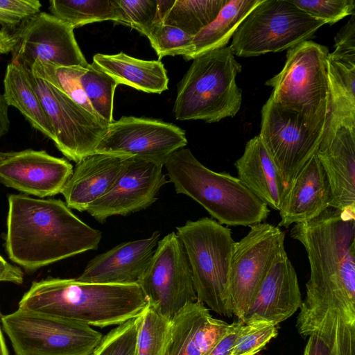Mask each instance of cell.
Segmentation results:
<instances>
[{
	"mask_svg": "<svg viewBox=\"0 0 355 355\" xmlns=\"http://www.w3.org/2000/svg\"><path fill=\"white\" fill-rule=\"evenodd\" d=\"M171 320L148 303L140 314L135 355H166L171 337Z\"/></svg>",
	"mask_w": 355,
	"mask_h": 355,
	"instance_id": "30",
	"label": "cell"
},
{
	"mask_svg": "<svg viewBox=\"0 0 355 355\" xmlns=\"http://www.w3.org/2000/svg\"><path fill=\"white\" fill-rule=\"evenodd\" d=\"M80 83L94 112L107 123H112L118 83L94 63L89 64L84 69Z\"/></svg>",
	"mask_w": 355,
	"mask_h": 355,
	"instance_id": "31",
	"label": "cell"
},
{
	"mask_svg": "<svg viewBox=\"0 0 355 355\" xmlns=\"http://www.w3.org/2000/svg\"><path fill=\"white\" fill-rule=\"evenodd\" d=\"M92 63L119 85L147 93L161 94L168 89V78L160 60H141L120 52L112 55L96 53Z\"/></svg>",
	"mask_w": 355,
	"mask_h": 355,
	"instance_id": "23",
	"label": "cell"
},
{
	"mask_svg": "<svg viewBox=\"0 0 355 355\" xmlns=\"http://www.w3.org/2000/svg\"><path fill=\"white\" fill-rule=\"evenodd\" d=\"M73 171L67 160L45 150L0 152V182L37 197L61 193Z\"/></svg>",
	"mask_w": 355,
	"mask_h": 355,
	"instance_id": "16",
	"label": "cell"
},
{
	"mask_svg": "<svg viewBox=\"0 0 355 355\" xmlns=\"http://www.w3.org/2000/svg\"><path fill=\"white\" fill-rule=\"evenodd\" d=\"M244 324L241 320L231 323L226 334L207 355H230L232 349Z\"/></svg>",
	"mask_w": 355,
	"mask_h": 355,
	"instance_id": "39",
	"label": "cell"
},
{
	"mask_svg": "<svg viewBox=\"0 0 355 355\" xmlns=\"http://www.w3.org/2000/svg\"><path fill=\"white\" fill-rule=\"evenodd\" d=\"M1 314L0 313V322H1ZM0 355H9L7 346L6 345L4 336L2 333V329L0 325Z\"/></svg>",
	"mask_w": 355,
	"mask_h": 355,
	"instance_id": "43",
	"label": "cell"
},
{
	"mask_svg": "<svg viewBox=\"0 0 355 355\" xmlns=\"http://www.w3.org/2000/svg\"><path fill=\"white\" fill-rule=\"evenodd\" d=\"M324 129L282 107L270 97L263 105L259 137L277 167L287 191L300 170L315 153Z\"/></svg>",
	"mask_w": 355,
	"mask_h": 355,
	"instance_id": "11",
	"label": "cell"
},
{
	"mask_svg": "<svg viewBox=\"0 0 355 355\" xmlns=\"http://www.w3.org/2000/svg\"><path fill=\"white\" fill-rule=\"evenodd\" d=\"M329 101L323 134L340 126H355V66L327 58Z\"/></svg>",
	"mask_w": 355,
	"mask_h": 355,
	"instance_id": "26",
	"label": "cell"
},
{
	"mask_svg": "<svg viewBox=\"0 0 355 355\" xmlns=\"http://www.w3.org/2000/svg\"><path fill=\"white\" fill-rule=\"evenodd\" d=\"M335 51L328 58L343 64L355 66V15L340 28L335 38Z\"/></svg>",
	"mask_w": 355,
	"mask_h": 355,
	"instance_id": "38",
	"label": "cell"
},
{
	"mask_svg": "<svg viewBox=\"0 0 355 355\" xmlns=\"http://www.w3.org/2000/svg\"><path fill=\"white\" fill-rule=\"evenodd\" d=\"M6 248L28 270L96 250L102 233L77 217L60 199L8 196Z\"/></svg>",
	"mask_w": 355,
	"mask_h": 355,
	"instance_id": "1",
	"label": "cell"
},
{
	"mask_svg": "<svg viewBox=\"0 0 355 355\" xmlns=\"http://www.w3.org/2000/svg\"><path fill=\"white\" fill-rule=\"evenodd\" d=\"M316 155L329 180V207L355 213V126L323 134Z\"/></svg>",
	"mask_w": 355,
	"mask_h": 355,
	"instance_id": "18",
	"label": "cell"
},
{
	"mask_svg": "<svg viewBox=\"0 0 355 355\" xmlns=\"http://www.w3.org/2000/svg\"><path fill=\"white\" fill-rule=\"evenodd\" d=\"M132 157L118 154H92L77 163L61 193L69 209L87 211L113 187Z\"/></svg>",
	"mask_w": 355,
	"mask_h": 355,
	"instance_id": "20",
	"label": "cell"
},
{
	"mask_svg": "<svg viewBox=\"0 0 355 355\" xmlns=\"http://www.w3.org/2000/svg\"><path fill=\"white\" fill-rule=\"evenodd\" d=\"M325 24L291 0H261L239 26L230 47L239 57L280 52L311 39Z\"/></svg>",
	"mask_w": 355,
	"mask_h": 355,
	"instance_id": "7",
	"label": "cell"
},
{
	"mask_svg": "<svg viewBox=\"0 0 355 355\" xmlns=\"http://www.w3.org/2000/svg\"><path fill=\"white\" fill-rule=\"evenodd\" d=\"M38 0H0V25L3 28L19 26L40 12Z\"/></svg>",
	"mask_w": 355,
	"mask_h": 355,
	"instance_id": "37",
	"label": "cell"
},
{
	"mask_svg": "<svg viewBox=\"0 0 355 355\" xmlns=\"http://www.w3.org/2000/svg\"><path fill=\"white\" fill-rule=\"evenodd\" d=\"M227 0H157L156 19L194 36L211 23Z\"/></svg>",
	"mask_w": 355,
	"mask_h": 355,
	"instance_id": "28",
	"label": "cell"
},
{
	"mask_svg": "<svg viewBox=\"0 0 355 355\" xmlns=\"http://www.w3.org/2000/svg\"><path fill=\"white\" fill-rule=\"evenodd\" d=\"M331 200L329 180L315 151L288 189L279 211V225L288 227L313 219L329 207Z\"/></svg>",
	"mask_w": 355,
	"mask_h": 355,
	"instance_id": "21",
	"label": "cell"
},
{
	"mask_svg": "<svg viewBox=\"0 0 355 355\" xmlns=\"http://www.w3.org/2000/svg\"><path fill=\"white\" fill-rule=\"evenodd\" d=\"M49 10L52 15L73 29L106 20L118 24L121 18L116 0H51Z\"/></svg>",
	"mask_w": 355,
	"mask_h": 355,
	"instance_id": "29",
	"label": "cell"
},
{
	"mask_svg": "<svg viewBox=\"0 0 355 355\" xmlns=\"http://www.w3.org/2000/svg\"><path fill=\"white\" fill-rule=\"evenodd\" d=\"M92 355V354H91Z\"/></svg>",
	"mask_w": 355,
	"mask_h": 355,
	"instance_id": "44",
	"label": "cell"
},
{
	"mask_svg": "<svg viewBox=\"0 0 355 355\" xmlns=\"http://www.w3.org/2000/svg\"><path fill=\"white\" fill-rule=\"evenodd\" d=\"M3 89L8 105L17 108L33 128L54 141L51 122L23 67L13 62L7 65Z\"/></svg>",
	"mask_w": 355,
	"mask_h": 355,
	"instance_id": "25",
	"label": "cell"
},
{
	"mask_svg": "<svg viewBox=\"0 0 355 355\" xmlns=\"http://www.w3.org/2000/svg\"><path fill=\"white\" fill-rule=\"evenodd\" d=\"M163 166L132 157L112 189L87 211L100 223L112 216H126L145 209L157 200L168 182Z\"/></svg>",
	"mask_w": 355,
	"mask_h": 355,
	"instance_id": "15",
	"label": "cell"
},
{
	"mask_svg": "<svg viewBox=\"0 0 355 355\" xmlns=\"http://www.w3.org/2000/svg\"><path fill=\"white\" fill-rule=\"evenodd\" d=\"M147 305L148 300L138 284H96L76 278L48 277L32 283L18 308L105 327L138 317Z\"/></svg>",
	"mask_w": 355,
	"mask_h": 355,
	"instance_id": "2",
	"label": "cell"
},
{
	"mask_svg": "<svg viewBox=\"0 0 355 355\" xmlns=\"http://www.w3.org/2000/svg\"><path fill=\"white\" fill-rule=\"evenodd\" d=\"M25 69L51 122L55 135L53 142L58 149L76 164L95 153L109 123L49 83Z\"/></svg>",
	"mask_w": 355,
	"mask_h": 355,
	"instance_id": "9",
	"label": "cell"
},
{
	"mask_svg": "<svg viewBox=\"0 0 355 355\" xmlns=\"http://www.w3.org/2000/svg\"><path fill=\"white\" fill-rule=\"evenodd\" d=\"M1 323L15 355H91L103 336L88 324L21 308Z\"/></svg>",
	"mask_w": 355,
	"mask_h": 355,
	"instance_id": "8",
	"label": "cell"
},
{
	"mask_svg": "<svg viewBox=\"0 0 355 355\" xmlns=\"http://www.w3.org/2000/svg\"><path fill=\"white\" fill-rule=\"evenodd\" d=\"M328 48L311 40L289 49L282 71L266 82L271 99L309 123L325 126L329 113Z\"/></svg>",
	"mask_w": 355,
	"mask_h": 355,
	"instance_id": "6",
	"label": "cell"
},
{
	"mask_svg": "<svg viewBox=\"0 0 355 355\" xmlns=\"http://www.w3.org/2000/svg\"><path fill=\"white\" fill-rule=\"evenodd\" d=\"M140 315L103 336L92 355H135Z\"/></svg>",
	"mask_w": 355,
	"mask_h": 355,
	"instance_id": "33",
	"label": "cell"
},
{
	"mask_svg": "<svg viewBox=\"0 0 355 355\" xmlns=\"http://www.w3.org/2000/svg\"><path fill=\"white\" fill-rule=\"evenodd\" d=\"M297 8L310 16L332 25L355 15L354 0H291Z\"/></svg>",
	"mask_w": 355,
	"mask_h": 355,
	"instance_id": "36",
	"label": "cell"
},
{
	"mask_svg": "<svg viewBox=\"0 0 355 355\" xmlns=\"http://www.w3.org/2000/svg\"><path fill=\"white\" fill-rule=\"evenodd\" d=\"M11 62L29 69L36 61L61 67L86 68L89 63L75 38L73 28L51 14L40 12L12 33Z\"/></svg>",
	"mask_w": 355,
	"mask_h": 355,
	"instance_id": "14",
	"label": "cell"
},
{
	"mask_svg": "<svg viewBox=\"0 0 355 355\" xmlns=\"http://www.w3.org/2000/svg\"><path fill=\"white\" fill-rule=\"evenodd\" d=\"M160 232L148 238L122 243L94 257L78 280L96 284H138L159 241Z\"/></svg>",
	"mask_w": 355,
	"mask_h": 355,
	"instance_id": "19",
	"label": "cell"
},
{
	"mask_svg": "<svg viewBox=\"0 0 355 355\" xmlns=\"http://www.w3.org/2000/svg\"><path fill=\"white\" fill-rule=\"evenodd\" d=\"M241 70L230 46L194 58L178 84L173 107L176 119L214 123L234 117L242 102L236 83Z\"/></svg>",
	"mask_w": 355,
	"mask_h": 355,
	"instance_id": "4",
	"label": "cell"
},
{
	"mask_svg": "<svg viewBox=\"0 0 355 355\" xmlns=\"http://www.w3.org/2000/svg\"><path fill=\"white\" fill-rule=\"evenodd\" d=\"M187 144L185 131L157 119L122 116L108 124L96 153L128 155L164 166Z\"/></svg>",
	"mask_w": 355,
	"mask_h": 355,
	"instance_id": "13",
	"label": "cell"
},
{
	"mask_svg": "<svg viewBox=\"0 0 355 355\" xmlns=\"http://www.w3.org/2000/svg\"><path fill=\"white\" fill-rule=\"evenodd\" d=\"M277 326L260 321L244 324L230 355H256L277 336Z\"/></svg>",
	"mask_w": 355,
	"mask_h": 355,
	"instance_id": "34",
	"label": "cell"
},
{
	"mask_svg": "<svg viewBox=\"0 0 355 355\" xmlns=\"http://www.w3.org/2000/svg\"><path fill=\"white\" fill-rule=\"evenodd\" d=\"M164 166L175 192L191 198L221 225L250 227L270 213L238 178L209 169L189 148L174 152Z\"/></svg>",
	"mask_w": 355,
	"mask_h": 355,
	"instance_id": "3",
	"label": "cell"
},
{
	"mask_svg": "<svg viewBox=\"0 0 355 355\" xmlns=\"http://www.w3.org/2000/svg\"><path fill=\"white\" fill-rule=\"evenodd\" d=\"M176 229L190 264L197 300L232 318L230 270L235 241L231 230L207 217L187 220Z\"/></svg>",
	"mask_w": 355,
	"mask_h": 355,
	"instance_id": "5",
	"label": "cell"
},
{
	"mask_svg": "<svg viewBox=\"0 0 355 355\" xmlns=\"http://www.w3.org/2000/svg\"><path fill=\"white\" fill-rule=\"evenodd\" d=\"M120 12L118 24L129 26L143 35L155 21L157 0H116Z\"/></svg>",
	"mask_w": 355,
	"mask_h": 355,
	"instance_id": "35",
	"label": "cell"
},
{
	"mask_svg": "<svg viewBox=\"0 0 355 355\" xmlns=\"http://www.w3.org/2000/svg\"><path fill=\"white\" fill-rule=\"evenodd\" d=\"M234 245L230 270V303L233 315L242 320L277 258L286 252L285 233L261 223Z\"/></svg>",
	"mask_w": 355,
	"mask_h": 355,
	"instance_id": "10",
	"label": "cell"
},
{
	"mask_svg": "<svg viewBox=\"0 0 355 355\" xmlns=\"http://www.w3.org/2000/svg\"><path fill=\"white\" fill-rule=\"evenodd\" d=\"M302 301L296 271L285 252L275 261L241 320L278 325L300 309Z\"/></svg>",
	"mask_w": 355,
	"mask_h": 355,
	"instance_id": "17",
	"label": "cell"
},
{
	"mask_svg": "<svg viewBox=\"0 0 355 355\" xmlns=\"http://www.w3.org/2000/svg\"><path fill=\"white\" fill-rule=\"evenodd\" d=\"M24 281L23 272L14 265L9 263L0 255V282H12L21 284Z\"/></svg>",
	"mask_w": 355,
	"mask_h": 355,
	"instance_id": "40",
	"label": "cell"
},
{
	"mask_svg": "<svg viewBox=\"0 0 355 355\" xmlns=\"http://www.w3.org/2000/svg\"><path fill=\"white\" fill-rule=\"evenodd\" d=\"M159 59L187 55L193 36L182 30L155 19L145 35Z\"/></svg>",
	"mask_w": 355,
	"mask_h": 355,
	"instance_id": "32",
	"label": "cell"
},
{
	"mask_svg": "<svg viewBox=\"0 0 355 355\" xmlns=\"http://www.w3.org/2000/svg\"><path fill=\"white\" fill-rule=\"evenodd\" d=\"M138 285L148 304L171 320L198 300L186 251L175 232L159 240Z\"/></svg>",
	"mask_w": 355,
	"mask_h": 355,
	"instance_id": "12",
	"label": "cell"
},
{
	"mask_svg": "<svg viewBox=\"0 0 355 355\" xmlns=\"http://www.w3.org/2000/svg\"><path fill=\"white\" fill-rule=\"evenodd\" d=\"M15 44V37L13 33H10L7 31L0 30V54L12 52Z\"/></svg>",
	"mask_w": 355,
	"mask_h": 355,
	"instance_id": "42",
	"label": "cell"
},
{
	"mask_svg": "<svg viewBox=\"0 0 355 355\" xmlns=\"http://www.w3.org/2000/svg\"><path fill=\"white\" fill-rule=\"evenodd\" d=\"M261 0L227 1L216 18L192 40L190 49L183 58L193 60L209 51L226 46L239 26Z\"/></svg>",
	"mask_w": 355,
	"mask_h": 355,
	"instance_id": "24",
	"label": "cell"
},
{
	"mask_svg": "<svg viewBox=\"0 0 355 355\" xmlns=\"http://www.w3.org/2000/svg\"><path fill=\"white\" fill-rule=\"evenodd\" d=\"M234 166L238 178L253 194L270 208L280 210L287 188L259 135L247 142Z\"/></svg>",
	"mask_w": 355,
	"mask_h": 355,
	"instance_id": "22",
	"label": "cell"
},
{
	"mask_svg": "<svg viewBox=\"0 0 355 355\" xmlns=\"http://www.w3.org/2000/svg\"><path fill=\"white\" fill-rule=\"evenodd\" d=\"M212 315L200 301L185 304L172 318L166 355H203L206 331Z\"/></svg>",
	"mask_w": 355,
	"mask_h": 355,
	"instance_id": "27",
	"label": "cell"
},
{
	"mask_svg": "<svg viewBox=\"0 0 355 355\" xmlns=\"http://www.w3.org/2000/svg\"><path fill=\"white\" fill-rule=\"evenodd\" d=\"M8 105L3 94H0V139L6 135L10 128V120L8 117Z\"/></svg>",
	"mask_w": 355,
	"mask_h": 355,
	"instance_id": "41",
	"label": "cell"
}]
</instances>
